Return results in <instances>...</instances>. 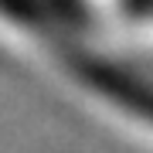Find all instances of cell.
<instances>
[{
	"mask_svg": "<svg viewBox=\"0 0 153 153\" xmlns=\"http://www.w3.org/2000/svg\"><path fill=\"white\" fill-rule=\"evenodd\" d=\"M82 75L99 88V92H105V95H112L116 102H123L126 109L153 119V88L133 82L129 75H123V71H116L109 65H95V61H82Z\"/></svg>",
	"mask_w": 153,
	"mask_h": 153,
	"instance_id": "1",
	"label": "cell"
}]
</instances>
